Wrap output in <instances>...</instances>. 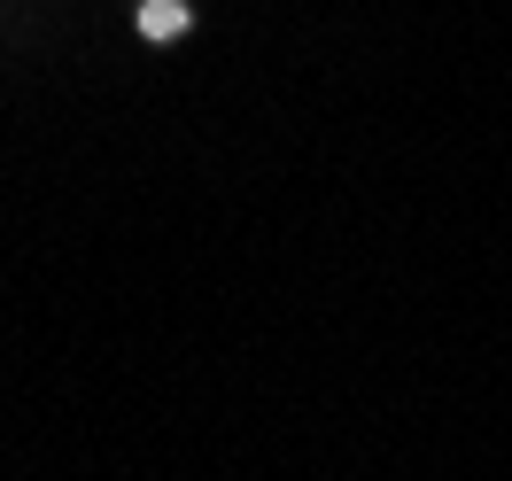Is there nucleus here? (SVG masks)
<instances>
[{
  "mask_svg": "<svg viewBox=\"0 0 512 481\" xmlns=\"http://www.w3.org/2000/svg\"><path fill=\"white\" fill-rule=\"evenodd\" d=\"M187 24H194V16L179 8V0H148V8H140V32H148V39H179Z\"/></svg>",
  "mask_w": 512,
  "mask_h": 481,
  "instance_id": "nucleus-1",
  "label": "nucleus"
}]
</instances>
